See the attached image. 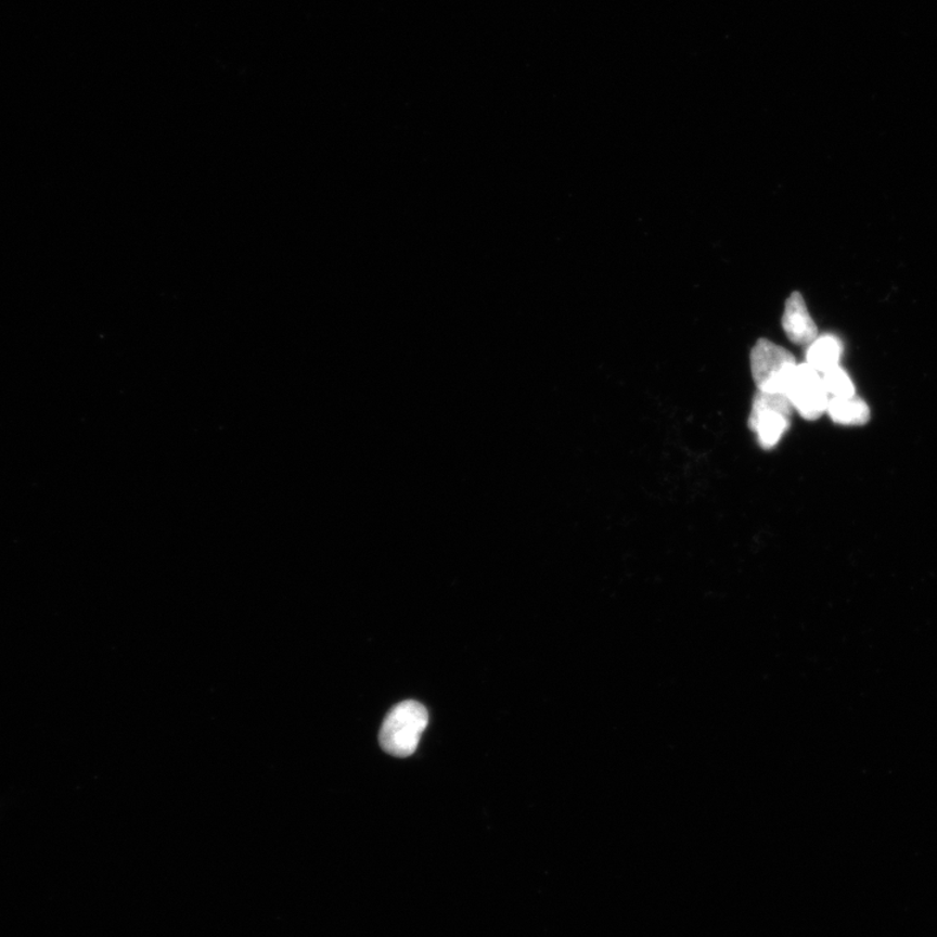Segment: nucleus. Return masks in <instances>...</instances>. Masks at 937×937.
<instances>
[{"label": "nucleus", "mask_w": 937, "mask_h": 937, "mask_svg": "<svg viewBox=\"0 0 937 937\" xmlns=\"http://www.w3.org/2000/svg\"><path fill=\"white\" fill-rule=\"evenodd\" d=\"M427 724L428 714L425 706L415 701L399 703L383 721L380 734L383 750L397 758L410 757L419 747Z\"/></svg>", "instance_id": "nucleus-1"}, {"label": "nucleus", "mask_w": 937, "mask_h": 937, "mask_svg": "<svg viewBox=\"0 0 937 937\" xmlns=\"http://www.w3.org/2000/svg\"><path fill=\"white\" fill-rule=\"evenodd\" d=\"M750 363L753 380L760 393L783 395L797 367L796 358L790 350L767 338H760L754 345Z\"/></svg>", "instance_id": "nucleus-2"}, {"label": "nucleus", "mask_w": 937, "mask_h": 937, "mask_svg": "<svg viewBox=\"0 0 937 937\" xmlns=\"http://www.w3.org/2000/svg\"><path fill=\"white\" fill-rule=\"evenodd\" d=\"M793 407L783 394H768L758 390L754 396L748 427L757 434L761 448L771 449L778 445L791 427Z\"/></svg>", "instance_id": "nucleus-3"}, {"label": "nucleus", "mask_w": 937, "mask_h": 937, "mask_svg": "<svg viewBox=\"0 0 937 937\" xmlns=\"http://www.w3.org/2000/svg\"><path fill=\"white\" fill-rule=\"evenodd\" d=\"M803 419L816 421L829 407L830 396L823 386L822 374L810 364L797 363L784 394Z\"/></svg>", "instance_id": "nucleus-4"}, {"label": "nucleus", "mask_w": 937, "mask_h": 937, "mask_svg": "<svg viewBox=\"0 0 937 937\" xmlns=\"http://www.w3.org/2000/svg\"><path fill=\"white\" fill-rule=\"evenodd\" d=\"M783 329L787 338L797 345H810L818 337L817 324L799 292H793L786 299Z\"/></svg>", "instance_id": "nucleus-5"}, {"label": "nucleus", "mask_w": 937, "mask_h": 937, "mask_svg": "<svg viewBox=\"0 0 937 937\" xmlns=\"http://www.w3.org/2000/svg\"><path fill=\"white\" fill-rule=\"evenodd\" d=\"M843 355V344L837 337L825 335L817 337L807 349V364L816 369L819 374L838 367Z\"/></svg>", "instance_id": "nucleus-6"}, {"label": "nucleus", "mask_w": 937, "mask_h": 937, "mask_svg": "<svg viewBox=\"0 0 937 937\" xmlns=\"http://www.w3.org/2000/svg\"><path fill=\"white\" fill-rule=\"evenodd\" d=\"M826 413L830 414L833 422L846 426L864 425L870 420L868 403L857 396L846 397V399L831 397Z\"/></svg>", "instance_id": "nucleus-7"}, {"label": "nucleus", "mask_w": 937, "mask_h": 937, "mask_svg": "<svg viewBox=\"0 0 937 937\" xmlns=\"http://www.w3.org/2000/svg\"><path fill=\"white\" fill-rule=\"evenodd\" d=\"M822 381L830 399L831 397L846 399V397L856 396L855 384H852L849 375L839 367L822 374Z\"/></svg>", "instance_id": "nucleus-8"}]
</instances>
